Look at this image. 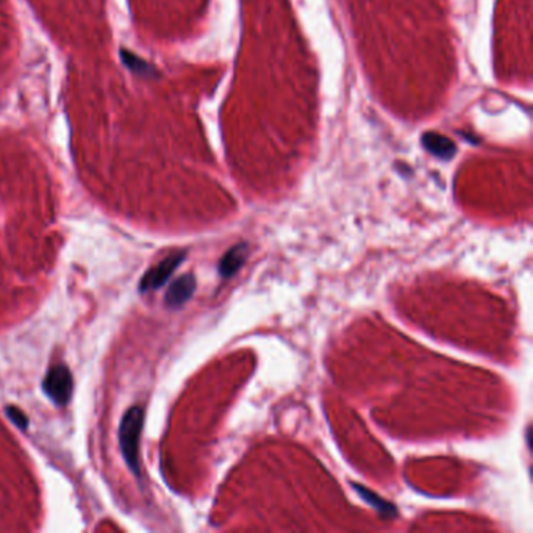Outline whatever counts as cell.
Listing matches in <instances>:
<instances>
[{
    "label": "cell",
    "mask_w": 533,
    "mask_h": 533,
    "mask_svg": "<svg viewBox=\"0 0 533 533\" xmlns=\"http://www.w3.org/2000/svg\"><path fill=\"white\" fill-rule=\"evenodd\" d=\"M146 413L143 407L133 405L131 409L124 413L119 426V444L125 463L130 471L139 475V438L144 427Z\"/></svg>",
    "instance_id": "6da1fadb"
},
{
    "label": "cell",
    "mask_w": 533,
    "mask_h": 533,
    "mask_svg": "<svg viewBox=\"0 0 533 533\" xmlns=\"http://www.w3.org/2000/svg\"><path fill=\"white\" fill-rule=\"evenodd\" d=\"M43 389L57 405H68L74 391V380L69 367L65 365L52 366L43 380Z\"/></svg>",
    "instance_id": "7a4b0ae2"
},
{
    "label": "cell",
    "mask_w": 533,
    "mask_h": 533,
    "mask_svg": "<svg viewBox=\"0 0 533 533\" xmlns=\"http://www.w3.org/2000/svg\"><path fill=\"white\" fill-rule=\"evenodd\" d=\"M186 252L185 250H178V252H174L172 255L166 257L164 260H161L158 264L154 266V268L149 269L144 277L139 281V289L141 293H147L152 291V289H158L163 286L169 277L174 274V271L178 268L182 262L185 260Z\"/></svg>",
    "instance_id": "3957f363"
},
{
    "label": "cell",
    "mask_w": 533,
    "mask_h": 533,
    "mask_svg": "<svg viewBox=\"0 0 533 533\" xmlns=\"http://www.w3.org/2000/svg\"><path fill=\"white\" fill-rule=\"evenodd\" d=\"M194 291H195L194 276L193 274H185V276L172 281L166 293V297H164V303H166L168 308H180L182 305H185L191 299Z\"/></svg>",
    "instance_id": "277c9868"
},
{
    "label": "cell",
    "mask_w": 533,
    "mask_h": 533,
    "mask_svg": "<svg viewBox=\"0 0 533 533\" xmlns=\"http://www.w3.org/2000/svg\"><path fill=\"white\" fill-rule=\"evenodd\" d=\"M246 254H247V244L241 242L238 246H233L229 252H227L221 263H219V274L224 279H229L238 272L242 264L246 262Z\"/></svg>",
    "instance_id": "5b68a950"
},
{
    "label": "cell",
    "mask_w": 533,
    "mask_h": 533,
    "mask_svg": "<svg viewBox=\"0 0 533 533\" xmlns=\"http://www.w3.org/2000/svg\"><path fill=\"white\" fill-rule=\"evenodd\" d=\"M354 488L357 490L358 495L362 496L372 508H375V510H377L382 516H385V518H393V516H396V513H397L396 507L391 502H388V500L379 497L374 491L362 487V485L354 483Z\"/></svg>",
    "instance_id": "8992f818"
},
{
    "label": "cell",
    "mask_w": 533,
    "mask_h": 533,
    "mask_svg": "<svg viewBox=\"0 0 533 533\" xmlns=\"http://www.w3.org/2000/svg\"><path fill=\"white\" fill-rule=\"evenodd\" d=\"M424 144L434 155L440 158H451L456 154V146H453L448 138H443L436 133H430L424 136Z\"/></svg>",
    "instance_id": "52a82bcc"
},
{
    "label": "cell",
    "mask_w": 533,
    "mask_h": 533,
    "mask_svg": "<svg viewBox=\"0 0 533 533\" xmlns=\"http://www.w3.org/2000/svg\"><path fill=\"white\" fill-rule=\"evenodd\" d=\"M121 58L124 61V65L127 66L133 74H136L139 77H154L155 75V69L149 65L147 61H144L143 58H139L138 55L131 53L130 50H125V49H121Z\"/></svg>",
    "instance_id": "ba28073f"
},
{
    "label": "cell",
    "mask_w": 533,
    "mask_h": 533,
    "mask_svg": "<svg viewBox=\"0 0 533 533\" xmlns=\"http://www.w3.org/2000/svg\"><path fill=\"white\" fill-rule=\"evenodd\" d=\"M6 414L21 430H26L28 427V418L26 416V413H22L19 409H16V407H8Z\"/></svg>",
    "instance_id": "9c48e42d"
}]
</instances>
